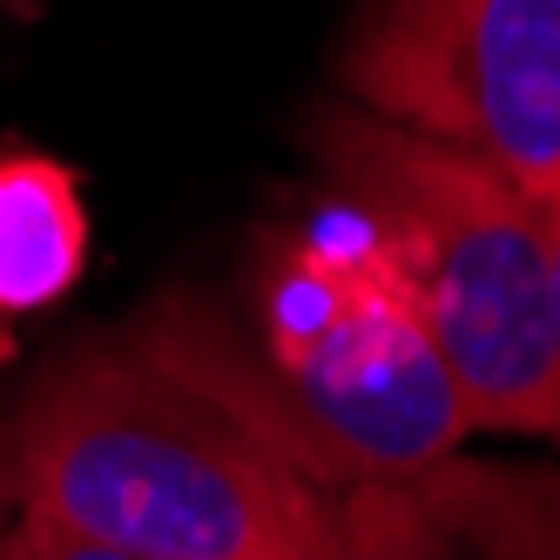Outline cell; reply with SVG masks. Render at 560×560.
<instances>
[{
	"label": "cell",
	"mask_w": 560,
	"mask_h": 560,
	"mask_svg": "<svg viewBox=\"0 0 560 560\" xmlns=\"http://www.w3.org/2000/svg\"><path fill=\"white\" fill-rule=\"evenodd\" d=\"M0 493L129 560H331V493L129 325L82 331L0 406Z\"/></svg>",
	"instance_id": "cell-2"
},
{
	"label": "cell",
	"mask_w": 560,
	"mask_h": 560,
	"mask_svg": "<svg viewBox=\"0 0 560 560\" xmlns=\"http://www.w3.org/2000/svg\"><path fill=\"white\" fill-rule=\"evenodd\" d=\"M122 325L244 412L317 493L398 479L472 432L372 223L317 183L250 244L236 304L189 284Z\"/></svg>",
	"instance_id": "cell-1"
},
{
	"label": "cell",
	"mask_w": 560,
	"mask_h": 560,
	"mask_svg": "<svg viewBox=\"0 0 560 560\" xmlns=\"http://www.w3.org/2000/svg\"><path fill=\"white\" fill-rule=\"evenodd\" d=\"M95 223L89 196L61 155L0 142V338L55 311L89 277Z\"/></svg>",
	"instance_id": "cell-6"
},
{
	"label": "cell",
	"mask_w": 560,
	"mask_h": 560,
	"mask_svg": "<svg viewBox=\"0 0 560 560\" xmlns=\"http://www.w3.org/2000/svg\"><path fill=\"white\" fill-rule=\"evenodd\" d=\"M8 520H14V506H8V493H0V527H8Z\"/></svg>",
	"instance_id": "cell-9"
},
{
	"label": "cell",
	"mask_w": 560,
	"mask_h": 560,
	"mask_svg": "<svg viewBox=\"0 0 560 560\" xmlns=\"http://www.w3.org/2000/svg\"><path fill=\"white\" fill-rule=\"evenodd\" d=\"M331 560H560V466L439 453L325 500Z\"/></svg>",
	"instance_id": "cell-5"
},
{
	"label": "cell",
	"mask_w": 560,
	"mask_h": 560,
	"mask_svg": "<svg viewBox=\"0 0 560 560\" xmlns=\"http://www.w3.org/2000/svg\"><path fill=\"white\" fill-rule=\"evenodd\" d=\"M0 560H129V553H108L95 540H74L61 527H42V520L14 513L8 527H0Z\"/></svg>",
	"instance_id": "cell-7"
},
{
	"label": "cell",
	"mask_w": 560,
	"mask_h": 560,
	"mask_svg": "<svg viewBox=\"0 0 560 560\" xmlns=\"http://www.w3.org/2000/svg\"><path fill=\"white\" fill-rule=\"evenodd\" d=\"M553 372H560V203H553Z\"/></svg>",
	"instance_id": "cell-8"
},
{
	"label": "cell",
	"mask_w": 560,
	"mask_h": 560,
	"mask_svg": "<svg viewBox=\"0 0 560 560\" xmlns=\"http://www.w3.org/2000/svg\"><path fill=\"white\" fill-rule=\"evenodd\" d=\"M298 149L311 183L372 223L398 291L459 385L466 425L560 439L553 203L345 95L304 108Z\"/></svg>",
	"instance_id": "cell-3"
},
{
	"label": "cell",
	"mask_w": 560,
	"mask_h": 560,
	"mask_svg": "<svg viewBox=\"0 0 560 560\" xmlns=\"http://www.w3.org/2000/svg\"><path fill=\"white\" fill-rule=\"evenodd\" d=\"M338 95L560 203V0H358Z\"/></svg>",
	"instance_id": "cell-4"
}]
</instances>
